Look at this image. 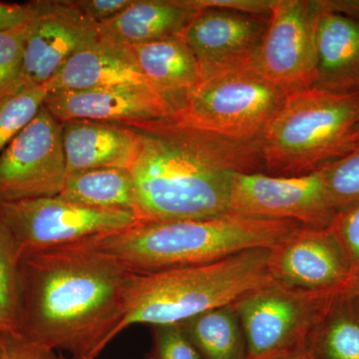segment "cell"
Returning a JSON list of instances; mask_svg holds the SVG:
<instances>
[{
	"instance_id": "obj_1",
	"label": "cell",
	"mask_w": 359,
	"mask_h": 359,
	"mask_svg": "<svg viewBox=\"0 0 359 359\" xmlns=\"http://www.w3.org/2000/svg\"><path fill=\"white\" fill-rule=\"evenodd\" d=\"M135 275L90 238L22 252L20 334L74 359H96L122 332Z\"/></svg>"
},
{
	"instance_id": "obj_2",
	"label": "cell",
	"mask_w": 359,
	"mask_h": 359,
	"mask_svg": "<svg viewBox=\"0 0 359 359\" xmlns=\"http://www.w3.org/2000/svg\"><path fill=\"white\" fill-rule=\"evenodd\" d=\"M129 126L140 141L130 168L140 222L223 216L233 174L264 172L261 142L224 140L175 118Z\"/></svg>"
},
{
	"instance_id": "obj_3",
	"label": "cell",
	"mask_w": 359,
	"mask_h": 359,
	"mask_svg": "<svg viewBox=\"0 0 359 359\" xmlns=\"http://www.w3.org/2000/svg\"><path fill=\"white\" fill-rule=\"evenodd\" d=\"M302 226L228 212L216 218L146 223L90 238L130 271L150 273L222 261L250 250L275 247Z\"/></svg>"
},
{
	"instance_id": "obj_4",
	"label": "cell",
	"mask_w": 359,
	"mask_h": 359,
	"mask_svg": "<svg viewBox=\"0 0 359 359\" xmlns=\"http://www.w3.org/2000/svg\"><path fill=\"white\" fill-rule=\"evenodd\" d=\"M269 254L250 250L202 266L136 273L122 332L133 325H180L278 285L269 271Z\"/></svg>"
},
{
	"instance_id": "obj_5",
	"label": "cell",
	"mask_w": 359,
	"mask_h": 359,
	"mask_svg": "<svg viewBox=\"0 0 359 359\" xmlns=\"http://www.w3.org/2000/svg\"><path fill=\"white\" fill-rule=\"evenodd\" d=\"M359 91L311 87L287 94L262 140L264 173H314L358 144Z\"/></svg>"
},
{
	"instance_id": "obj_6",
	"label": "cell",
	"mask_w": 359,
	"mask_h": 359,
	"mask_svg": "<svg viewBox=\"0 0 359 359\" xmlns=\"http://www.w3.org/2000/svg\"><path fill=\"white\" fill-rule=\"evenodd\" d=\"M285 96L252 65L203 77L173 118L224 140L262 142Z\"/></svg>"
},
{
	"instance_id": "obj_7",
	"label": "cell",
	"mask_w": 359,
	"mask_h": 359,
	"mask_svg": "<svg viewBox=\"0 0 359 359\" xmlns=\"http://www.w3.org/2000/svg\"><path fill=\"white\" fill-rule=\"evenodd\" d=\"M346 283L328 290L278 283L233 304L244 330L245 359H282L306 349L314 328Z\"/></svg>"
},
{
	"instance_id": "obj_8",
	"label": "cell",
	"mask_w": 359,
	"mask_h": 359,
	"mask_svg": "<svg viewBox=\"0 0 359 359\" xmlns=\"http://www.w3.org/2000/svg\"><path fill=\"white\" fill-rule=\"evenodd\" d=\"M138 222L133 212L92 209L59 196L0 203V223L18 255L82 242Z\"/></svg>"
},
{
	"instance_id": "obj_9",
	"label": "cell",
	"mask_w": 359,
	"mask_h": 359,
	"mask_svg": "<svg viewBox=\"0 0 359 359\" xmlns=\"http://www.w3.org/2000/svg\"><path fill=\"white\" fill-rule=\"evenodd\" d=\"M66 176L62 123L43 106L0 154V203L59 196Z\"/></svg>"
},
{
	"instance_id": "obj_10",
	"label": "cell",
	"mask_w": 359,
	"mask_h": 359,
	"mask_svg": "<svg viewBox=\"0 0 359 359\" xmlns=\"http://www.w3.org/2000/svg\"><path fill=\"white\" fill-rule=\"evenodd\" d=\"M229 212L257 218L290 219L316 229L330 228L337 214L328 201L323 169L297 177L233 173Z\"/></svg>"
},
{
	"instance_id": "obj_11",
	"label": "cell",
	"mask_w": 359,
	"mask_h": 359,
	"mask_svg": "<svg viewBox=\"0 0 359 359\" xmlns=\"http://www.w3.org/2000/svg\"><path fill=\"white\" fill-rule=\"evenodd\" d=\"M318 0H275L255 65L285 94L316 81Z\"/></svg>"
},
{
	"instance_id": "obj_12",
	"label": "cell",
	"mask_w": 359,
	"mask_h": 359,
	"mask_svg": "<svg viewBox=\"0 0 359 359\" xmlns=\"http://www.w3.org/2000/svg\"><path fill=\"white\" fill-rule=\"evenodd\" d=\"M99 36L98 25L74 1L44 0L43 9L32 20L26 39L20 92L46 84L77 52Z\"/></svg>"
},
{
	"instance_id": "obj_13",
	"label": "cell",
	"mask_w": 359,
	"mask_h": 359,
	"mask_svg": "<svg viewBox=\"0 0 359 359\" xmlns=\"http://www.w3.org/2000/svg\"><path fill=\"white\" fill-rule=\"evenodd\" d=\"M269 16L199 9L183 37L199 62L202 78L255 65Z\"/></svg>"
},
{
	"instance_id": "obj_14",
	"label": "cell",
	"mask_w": 359,
	"mask_h": 359,
	"mask_svg": "<svg viewBox=\"0 0 359 359\" xmlns=\"http://www.w3.org/2000/svg\"><path fill=\"white\" fill-rule=\"evenodd\" d=\"M269 271L278 285L328 290L351 278V268L330 228L301 226L269 249Z\"/></svg>"
},
{
	"instance_id": "obj_15",
	"label": "cell",
	"mask_w": 359,
	"mask_h": 359,
	"mask_svg": "<svg viewBox=\"0 0 359 359\" xmlns=\"http://www.w3.org/2000/svg\"><path fill=\"white\" fill-rule=\"evenodd\" d=\"M44 107L60 123L87 119L141 125L174 117L169 104L147 83L48 92Z\"/></svg>"
},
{
	"instance_id": "obj_16",
	"label": "cell",
	"mask_w": 359,
	"mask_h": 359,
	"mask_svg": "<svg viewBox=\"0 0 359 359\" xmlns=\"http://www.w3.org/2000/svg\"><path fill=\"white\" fill-rule=\"evenodd\" d=\"M62 145L67 174L133 164L140 141L129 125L73 119L62 123Z\"/></svg>"
},
{
	"instance_id": "obj_17",
	"label": "cell",
	"mask_w": 359,
	"mask_h": 359,
	"mask_svg": "<svg viewBox=\"0 0 359 359\" xmlns=\"http://www.w3.org/2000/svg\"><path fill=\"white\" fill-rule=\"evenodd\" d=\"M125 83H147L132 49L99 36L77 52L44 85L47 92L77 91Z\"/></svg>"
},
{
	"instance_id": "obj_18",
	"label": "cell",
	"mask_w": 359,
	"mask_h": 359,
	"mask_svg": "<svg viewBox=\"0 0 359 359\" xmlns=\"http://www.w3.org/2000/svg\"><path fill=\"white\" fill-rule=\"evenodd\" d=\"M313 87L334 92L359 91V22L335 13L318 0Z\"/></svg>"
},
{
	"instance_id": "obj_19",
	"label": "cell",
	"mask_w": 359,
	"mask_h": 359,
	"mask_svg": "<svg viewBox=\"0 0 359 359\" xmlns=\"http://www.w3.org/2000/svg\"><path fill=\"white\" fill-rule=\"evenodd\" d=\"M148 84L178 114L202 80L197 58L183 36L130 46Z\"/></svg>"
},
{
	"instance_id": "obj_20",
	"label": "cell",
	"mask_w": 359,
	"mask_h": 359,
	"mask_svg": "<svg viewBox=\"0 0 359 359\" xmlns=\"http://www.w3.org/2000/svg\"><path fill=\"white\" fill-rule=\"evenodd\" d=\"M199 9L192 0H134L112 20L99 25L101 36L135 46L183 36Z\"/></svg>"
},
{
	"instance_id": "obj_21",
	"label": "cell",
	"mask_w": 359,
	"mask_h": 359,
	"mask_svg": "<svg viewBox=\"0 0 359 359\" xmlns=\"http://www.w3.org/2000/svg\"><path fill=\"white\" fill-rule=\"evenodd\" d=\"M311 359H359V276H351L309 337Z\"/></svg>"
},
{
	"instance_id": "obj_22",
	"label": "cell",
	"mask_w": 359,
	"mask_h": 359,
	"mask_svg": "<svg viewBox=\"0 0 359 359\" xmlns=\"http://www.w3.org/2000/svg\"><path fill=\"white\" fill-rule=\"evenodd\" d=\"M59 197L92 209L136 214L133 177L124 168H99L67 174Z\"/></svg>"
},
{
	"instance_id": "obj_23",
	"label": "cell",
	"mask_w": 359,
	"mask_h": 359,
	"mask_svg": "<svg viewBox=\"0 0 359 359\" xmlns=\"http://www.w3.org/2000/svg\"><path fill=\"white\" fill-rule=\"evenodd\" d=\"M203 359H245L244 330L235 306L212 309L180 323Z\"/></svg>"
},
{
	"instance_id": "obj_24",
	"label": "cell",
	"mask_w": 359,
	"mask_h": 359,
	"mask_svg": "<svg viewBox=\"0 0 359 359\" xmlns=\"http://www.w3.org/2000/svg\"><path fill=\"white\" fill-rule=\"evenodd\" d=\"M18 257V250L0 223V335L20 334Z\"/></svg>"
},
{
	"instance_id": "obj_25",
	"label": "cell",
	"mask_w": 359,
	"mask_h": 359,
	"mask_svg": "<svg viewBox=\"0 0 359 359\" xmlns=\"http://www.w3.org/2000/svg\"><path fill=\"white\" fill-rule=\"evenodd\" d=\"M47 93L42 85L0 98V154L39 115Z\"/></svg>"
},
{
	"instance_id": "obj_26",
	"label": "cell",
	"mask_w": 359,
	"mask_h": 359,
	"mask_svg": "<svg viewBox=\"0 0 359 359\" xmlns=\"http://www.w3.org/2000/svg\"><path fill=\"white\" fill-rule=\"evenodd\" d=\"M323 170L328 201L335 212L359 205V143L348 154Z\"/></svg>"
},
{
	"instance_id": "obj_27",
	"label": "cell",
	"mask_w": 359,
	"mask_h": 359,
	"mask_svg": "<svg viewBox=\"0 0 359 359\" xmlns=\"http://www.w3.org/2000/svg\"><path fill=\"white\" fill-rule=\"evenodd\" d=\"M32 22L0 32V98L20 92L25 42Z\"/></svg>"
},
{
	"instance_id": "obj_28",
	"label": "cell",
	"mask_w": 359,
	"mask_h": 359,
	"mask_svg": "<svg viewBox=\"0 0 359 359\" xmlns=\"http://www.w3.org/2000/svg\"><path fill=\"white\" fill-rule=\"evenodd\" d=\"M152 332L148 359H203L181 325H156Z\"/></svg>"
},
{
	"instance_id": "obj_29",
	"label": "cell",
	"mask_w": 359,
	"mask_h": 359,
	"mask_svg": "<svg viewBox=\"0 0 359 359\" xmlns=\"http://www.w3.org/2000/svg\"><path fill=\"white\" fill-rule=\"evenodd\" d=\"M330 228L344 250L351 276H359V205L337 212Z\"/></svg>"
},
{
	"instance_id": "obj_30",
	"label": "cell",
	"mask_w": 359,
	"mask_h": 359,
	"mask_svg": "<svg viewBox=\"0 0 359 359\" xmlns=\"http://www.w3.org/2000/svg\"><path fill=\"white\" fill-rule=\"evenodd\" d=\"M0 359H63L20 334L0 335Z\"/></svg>"
},
{
	"instance_id": "obj_31",
	"label": "cell",
	"mask_w": 359,
	"mask_h": 359,
	"mask_svg": "<svg viewBox=\"0 0 359 359\" xmlns=\"http://www.w3.org/2000/svg\"><path fill=\"white\" fill-rule=\"evenodd\" d=\"M74 2L90 21L99 26L119 15L134 0H77Z\"/></svg>"
},
{
	"instance_id": "obj_32",
	"label": "cell",
	"mask_w": 359,
	"mask_h": 359,
	"mask_svg": "<svg viewBox=\"0 0 359 359\" xmlns=\"http://www.w3.org/2000/svg\"><path fill=\"white\" fill-rule=\"evenodd\" d=\"M43 6L44 0L25 4L0 2V32L13 29L30 22L41 13Z\"/></svg>"
},
{
	"instance_id": "obj_33",
	"label": "cell",
	"mask_w": 359,
	"mask_h": 359,
	"mask_svg": "<svg viewBox=\"0 0 359 359\" xmlns=\"http://www.w3.org/2000/svg\"><path fill=\"white\" fill-rule=\"evenodd\" d=\"M198 9L219 8L237 13L271 15L275 0H192Z\"/></svg>"
},
{
	"instance_id": "obj_34",
	"label": "cell",
	"mask_w": 359,
	"mask_h": 359,
	"mask_svg": "<svg viewBox=\"0 0 359 359\" xmlns=\"http://www.w3.org/2000/svg\"><path fill=\"white\" fill-rule=\"evenodd\" d=\"M330 9L359 22V0H323Z\"/></svg>"
},
{
	"instance_id": "obj_35",
	"label": "cell",
	"mask_w": 359,
	"mask_h": 359,
	"mask_svg": "<svg viewBox=\"0 0 359 359\" xmlns=\"http://www.w3.org/2000/svg\"><path fill=\"white\" fill-rule=\"evenodd\" d=\"M282 359H311V355H309V351L306 349L304 351H299V353L292 354V355L287 356V358H282Z\"/></svg>"
},
{
	"instance_id": "obj_36",
	"label": "cell",
	"mask_w": 359,
	"mask_h": 359,
	"mask_svg": "<svg viewBox=\"0 0 359 359\" xmlns=\"http://www.w3.org/2000/svg\"><path fill=\"white\" fill-rule=\"evenodd\" d=\"M358 143H359V131H358Z\"/></svg>"
},
{
	"instance_id": "obj_37",
	"label": "cell",
	"mask_w": 359,
	"mask_h": 359,
	"mask_svg": "<svg viewBox=\"0 0 359 359\" xmlns=\"http://www.w3.org/2000/svg\"><path fill=\"white\" fill-rule=\"evenodd\" d=\"M63 359H65V358H63ZM71 359H74V358H71Z\"/></svg>"
}]
</instances>
